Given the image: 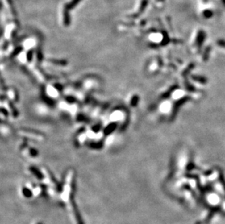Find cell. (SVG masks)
<instances>
[{
	"label": "cell",
	"mask_w": 225,
	"mask_h": 224,
	"mask_svg": "<svg viewBox=\"0 0 225 224\" xmlns=\"http://www.w3.org/2000/svg\"><path fill=\"white\" fill-rule=\"evenodd\" d=\"M80 1L81 0H72L69 3L66 4V5H65L64 10H68V11H70V10L73 9L75 6L77 5L78 3L80 2Z\"/></svg>",
	"instance_id": "obj_1"
},
{
	"label": "cell",
	"mask_w": 225,
	"mask_h": 224,
	"mask_svg": "<svg viewBox=\"0 0 225 224\" xmlns=\"http://www.w3.org/2000/svg\"><path fill=\"white\" fill-rule=\"evenodd\" d=\"M69 12V11L66 10H64V21L66 26H69L70 24V15Z\"/></svg>",
	"instance_id": "obj_2"
}]
</instances>
